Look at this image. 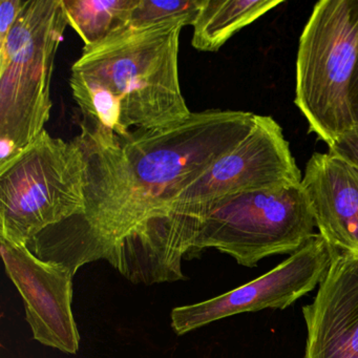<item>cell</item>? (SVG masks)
<instances>
[{"instance_id":"11","label":"cell","mask_w":358,"mask_h":358,"mask_svg":"<svg viewBox=\"0 0 358 358\" xmlns=\"http://www.w3.org/2000/svg\"><path fill=\"white\" fill-rule=\"evenodd\" d=\"M301 185L318 234L335 250L358 257V169L331 152H314Z\"/></svg>"},{"instance_id":"7","label":"cell","mask_w":358,"mask_h":358,"mask_svg":"<svg viewBox=\"0 0 358 358\" xmlns=\"http://www.w3.org/2000/svg\"><path fill=\"white\" fill-rule=\"evenodd\" d=\"M301 180L282 127L259 115L249 135L173 201L169 219L176 238L190 259L201 220L213 203L243 192L299 185Z\"/></svg>"},{"instance_id":"17","label":"cell","mask_w":358,"mask_h":358,"mask_svg":"<svg viewBox=\"0 0 358 358\" xmlns=\"http://www.w3.org/2000/svg\"><path fill=\"white\" fill-rule=\"evenodd\" d=\"M27 0H1L0 1V45H3L22 13Z\"/></svg>"},{"instance_id":"9","label":"cell","mask_w":358,"mask_h":358,"mask_svg":"<svg viewBox=\"0 0 358 358\" xmlns=\"http://www.w3.org/2000/svg\"><path fill=\"white\" fill-rule=\"evenodd\" d=\"M0 252L8 276L22 295L35 341L76 354L80 336L72 311V271L62 264L39 259L27 245L3 236Z\"/></svg>"},{"instance_id":"8","label":"cell","mask_w":358,"mask_h":358,"mask_svg":"<svg viewBox=\"0 0 358 358\" xmlns=\"http://www.w3.org/2000/svg\"><path fill=\"white\" fill-rule=\"evenodd\" d=\"M320 234L305 246L259 278L234 290L171 311V327L178 335L236 314L265 309H286L318 286L335 252Z\"/></svg>"},{"instance_id":"18","label":"cell","mask_w":358,"mask_h":358,"mask_svg":"<svg viewBox=\"0 0 358 358\" xmlns=\"http://www.w3.org/2000/svg\"><path fill=\"white\" fill-rule=\"evenodd\" d=\"M348 102L354 127H358V54L350 80Z\"/></svg>"},{"instance_id":"15","label":"cell","mask_w":358,"mask_h":358,"mask_svg":"<svg viewBox=\"0 0 358 358\" xmlns=\"http://www.w3.org/2000/svg\"><path fill=\"white\" fill-rule=\"evenodd\" d=\"M202 0H138L134 8L129 27L146 28L165 22H186L194 24Z\"/></svg>"},{"instance_id":"16","label":"cell","mask_w":358,"mask_h":358,"mask_svg":"<svg viewBox=\"0 0 358 358\" xmlns=\"http://www.w3.org/2000/svg\"><path fill=\"white\" fill-rule=\"evenodd\" d=\"M328 148L329 152L358 169V127H353L345 131L328 146Z\"/></svg>"},{"instance_id":"6","label":"cell","mask_w":358,"mask_h":358,"mask_svg":"<svg viewBox=\"0 0 358 358\" xmlns=\"http://www.w3.org/2000/svg\"><path fill=\"white\" fill-rule=\"evenodd\" d=\"M316 227L303 185L243 192L217 201L201 220L192 257L205 249L226 253L245 267L265 257L293 255Z\"/></svg>"},{"instance_id":"14","label":"cell","mask_w":358,"mask_h":358,"mask_svg":"<svg viewBox=\"0 0 358 358\" xmlns=\"http://www.w3.org/2000/svg\"><path fill=\"white\" fill-rule=\"evenodd\" d=\"M70 85L75 100L89 120L110 129L120 139L129 137L123 129L120 100L110 90L73 70Z\"/></svg>"},{"instance_id":"12","label":"cell","mask_w":358,"mask_h":358,"mask_svg":"<svg viewBox=\"0 0 358 358\" xmlns=\"http://www.w3.org/2000/svg\"><path fill=\"white\" fill-rule=\"evenodd\" d=\"M280 0H202L194 20L192 45L217 52L245 27L282 5Z\"/></svg>"},{"instance_id":"4","label":"cell","mask_w":358,"mask_h":358,"mask_svg":"<svg viewBox=\"0 0 358 358\" xmlns=\"http://www.w3.org/2000/svg\"><path fill=\"white\" fill-rule=\"evenodd\" d=\"M87 162L72 141L43 131L0 169V236L28 245L85 210Z\"/></svg>"},{"instance_id":"10","label":"cell","mask_w":358,"mask_h":358,"mask_svg":"<svg viewBox=\"0 0 358 358\" xmlns=\"http://www.w3.org/2000/svg\"><path fill=\"white\" fill-rule=\"evenodd\" d=\"M307 327L303 358H358V257L336 251L303 307Z\"/></svg>"},{"instance_id":"1","label":"cell","mask_w":358,"mask_h":358,"mask_svg":"<svg viewBox=\"0 0 358 358\" xmlns=\"http://www.w3.org/2000/svg\"><path fill=\"white\" fill-rule=\"evenodd\" d=\"M259 115L242 110L192 113L177 122L120 139L144 217L142 266L148 284L184 278L185 255L169 219L173 201L249 135Z\"/></svg>"},{"instance_id":"3","label":"cell","mask_w":358,"mask_h":358,"mask_svg":"<svg viewBox=\"0 0 358 358\" xmlns=\"http://www.w3.org/2000/svg\"><path fill=\"white\" fill-rule=\"evenodd\" d=\"M68 24L62 0H27L0 45V169L45 131L54 62Z\"/></svg>"},{"instance_id":"5","label":"cell","mask_w":358,"mask_h":358,"mask_svg":"<svg viewBox=\"0 0 358 358\" xmlns=\"http://www.w3.org/2000/svg\"><path fill=\"white\" fill-rule=\"evenodd\" d=\"M358 54V0H322L299 38L295 106L330 146L353 129L348 91Z\"/></svg>"},{"instance_id":"13","label":"cell","mask_w":358,"mask_h":358,"mask_svg":"<svg viewBox=\"0 0 358 358\" xmlns=\"http://www.w3.org/2000/svg\"><path fill=\"white\" fill-rule=\"evenodd\" d=\"M69 26L93 47L129 27L138 0H62Z\"/></svg>"},{"instance_id":"2","label":"cell","mask_w":358,"mask_h":358,"mask_svg":"<svg viewBox=\"0 0 358 358\" xmlns=\"http://www.w3.org/2000/svg\"><path fill=\"white\" fill-rule=\"evenodd\" d=\"M187 22L127 28L83 48L72 70L110 90L121 102L127 134L158 129L192 114L179 80V45Z\"/></svg>"}]
</instances>
